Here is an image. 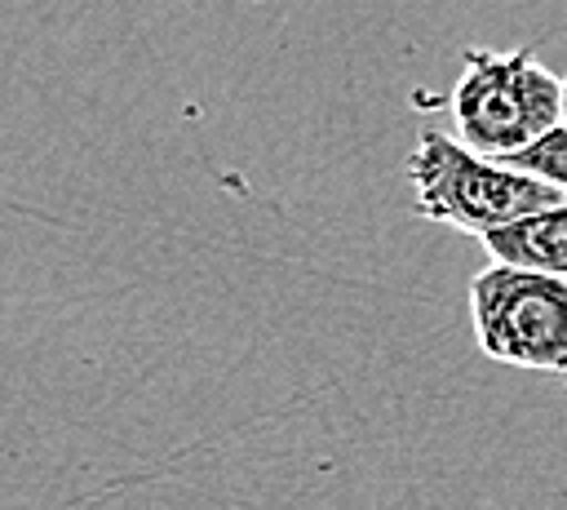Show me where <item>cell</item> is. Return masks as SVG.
Masks as SVG:
<instances>
[{
	"label": "cell",
	"instance_id": "cell-1",
	"mask_svg": "<svg viewBox=\"0 0 567 510\" xmlns=\"http://www.w3.org/2000/svg\"><path fill=\"white\" fill-rule=\"evenodd\" d=\"M447 111L470 151L509 160L563 124V80L532 49H465Z\"/></svg>",
	"mask_w": 567,
	"mask_h": 510
},
{
	"label": "cell",
	"instance_id": "cell-2",
	"mask_svg": "<svg viewBox=\"0 0 567 510\" xmlns=\"http://www.w3.org/2000/svg\"><path fill=\"white\" fill-rule=\"evenodd\" d=\"M408 182H412V208L421 217L461 226L470 235H487L496 226H509L527 213L567 200L545 177L478 155L461 137H447L443 129L416 133V146L408 155Z\"/></svg>",
	"mask_w": 567,
	"mask_h": 510
},
{
	"label": "cell",
	"instance_id": "cell-3",
	"mask_svg": "<svg viewBox=\"0 0 567 510\" xmlns=\"http://www.w3.org/2000/svg\"><path fill=\"white\" fill-rule=\"evenodd\" d=\"M470 319L487 359L567 386V279L487 262L470 279Z\"/></svg>",
	"mask_w": 567,
	"mask_h": 510
},
{
	"label": "cell",
	"instance_id": "cell-4",
	"mask_svg": "<svg viewBox=\"0 0 567 510\" xmlns=\"http://www.w3.org/2000/svg\"><path fill=\"white\" fill-rule=\"evenodd\" d=\"M478 244H483L487 262L567 279V200H558L540 213H527L509 226H496V231L478 235Z\"/></svg>",
	"mask_w": 567,
	"mask_h": 510
},
{
	"label": "cell",
	"instance_id": "cell-5",
	"mask_svg": "<svg viewBox=\"0 0 567 510\" xmlns=\"http://www.w3.org/2000/svg\"><path fill=\"white\" fill-rule=\"evenodd\" d=\"M505 164H514L523 173H536V177H545L549 186H558L567 195V124H558L554 133H545L536 146L509 155Z\"/></svg>",
	"mask_w": 567,
	"mask_h": 510
},
{
	"label": "cell",
	"instance_id": "cell-6",
	"mask_svg": "<svg viewBox=\"0 0 567 510\" xmlns=\"http://www.w3.org/2000/svg\"><path fill=\"white\" fill-rule=\"evenodd\" d=\"M563 124H567V75H563Z\"/></svg>",
	"mask_w": 567,
	"mask_h": 510
}]
</instances>
